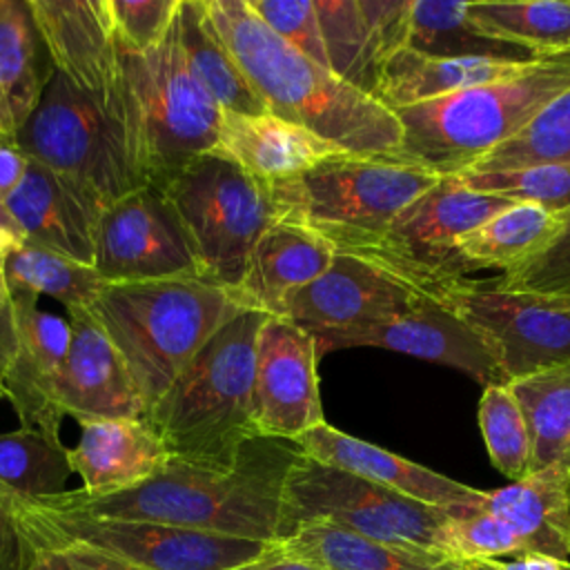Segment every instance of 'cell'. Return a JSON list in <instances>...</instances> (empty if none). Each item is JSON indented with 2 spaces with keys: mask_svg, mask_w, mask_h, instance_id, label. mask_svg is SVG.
<instances>
[{
  "mask_svg": "<svg viewBox=\"0 0 570 570\" xmlns=\"http://www.w3.org/2000/svg\"><path fill=\"white\" fill-rule=\"evenodd\" d=\"M180 0H105L114 38L129 51L156 47L169 31Z\"/></svg>",
  "mask_w": 570,
  "mask_h": 570,
  "instance_id": "43",
  "label": "cell"
},
{
  "mask_svg": "<svg viewBox=\"0 0 570 570\" xmlns=\"http://www.w3.org/2000/svg\"><path fill=\"white\" fill-rule=\"evenodd\" d=\"M236 292L205 278L107 283L87 307L125 361L145 412L238 312Z\"/></svg>",
  "mask_w": 570,
  "mask_h": 570,
  "instance_id": "4",
  "label": "cell"
},
{
  "mask_svg": "<svg viewBox=\"0 0 570 570\" xmlns=\"http://www.w3.org/2000/svg\"><path fill=\"white\" fill-rule=\"evenodd\" d=\"M36 546L22 530L11 501L0 492V570H29Z\"/></svg>",
  "mask_w": 570,
  "mask_h": 570,
  "instance_id": "47",
  "label": "cell"
},
{
  "mask_svg": "<svg viewBox=\"0 0 570 570\" xmlns=\"http://www.w3.org/2000/svg\"><path fill=\"white\" fill-rule=\"evenodd\" d=\"M22 243H24V234L13 220V216L9 214L4 198H0V254L7 256L13 249H18Z\"/></svg>",
  "mask_w": 570,
  "mask_h": 570,
  "instance_id": "52",
  "label": "cell"
},
{
  "mask_svg": "<svg viewBox=\"0 0 570 570\" xmlns=\"http://www.w3.org/2000/svg\"><path fill=\"white\" fill-rule=\"evenodd\" d=\"M450 512L318 463L301 452L285 476L281 539L303 523H330L385 543L452 557L445 537Z\"/></svg>",
  "mask_w": 570,
  "mask_h": 570,
  "instance_id": "10",
  "label": "cell"
},
{
  "mask_svg": "<svg viewBox=\"0 0 570 570\" xmlns=\"http://www.w3.org/2000/svg\"><path fill=\"white\" fill-rule=\"evenodd\" d=\"M450 554L456 559H501L523 554L512 528L485 508H454L445 523Z\"/></svg>",
  "mask_w": 570,
  "mask_h": 570,
  "instance_id": "41",
  "label": "cell"
},
{
  "mask_svg": "<svg viewBox=\"0 0 570 570\" xmlns=\"http://www.w3.org/2000/svg\"><path fill=\"white\" fill-rule=\"evenodd\" d=\"M503 570H570V561L543 557V554H519L510 561L497 559Z\"/></svg>",
  "mask_w": 570,
  "mask_h": 570,
  "instance_id": "51",
  "label": "cell"
},
{
  "mask_svg": "<svg viewBox=\"0 0 570 570\" xmlns=\"http://www.w3.org/2000/svg\"><path fill=\"white\" fill-rule=\"evenodd\" d=\"M316 343L312 334L285 316L263 321L254 361V425L263 436L296 441L325 423Z\"/></svg>",
  "mask_w": 570,
  "mask_h": 570,
  "instance_id": "16",
  "label": "cell"
},
{
  "mask_svg": "<svg viewBox=\"0 0 570 570\" xmlns=\"http://www.w3.org/2000/svg\"><path fill=\"white\" fill-rule=\"evenodd\" d=\"M559 227V214H550L537 205L514 203L459 236L454 247L472 272L483 267L508 272L546 247Z\"/></svg>",
  "mask_w": 570,
  "mask_h": 570,
  "instance_id": "33",
  "label": "cell"
},
{
  "mask_svg": "<svg viewBox=\"0 0 570 570\" xmlns=\"http://www.w3.org/2000/svg\"><path fill=\"white\" fill-rule=\"evenodd\" d=\"M470 16L483 31L537 56L570 49V0H479L470 2Z\"/></svg>",
  "mask_w": 570,
  "mask_h": 570,
  "instance_id": "37",
  "label": "cell"
},
{
  "mask_svg": "<svg viewBox=\"0 0 570 570\" xmlns=\"http://www.w3.org/2000/svg\"><path fill=\"white\" fill-rule=\"evenodd\" d=\"M330 62V71L374 98L383 53L365 22L358 0H312Z\"/></svg>",
  "mask_w": 570,
  "mask_h": 570,
  "instance_id": "35",
  "label": "cell"
},
{
  "mask_svg": "<svg viewBox=\"0 0 570 570\" xmlns=\"http://www.w3.org/2000/svg\"><path fill=\"white\" fill-rule=\"evenodd\" d=\"M209 22L267 114L301 125L354 156L399 158L394 111L283 42L247 0H203Z\"/></svg>",
  "mask_w": 570,
  "mask_h": 570,
  "instance_id": "2",
  "label": "cell"
},
{
  "mask_svg": "<svg viewBox=\"0 0 570 570\" xmlns=\"http://www.w3.org/2000/svg\"><path fill=\"white\" fill-rule=\"evenodd\" d=\"M56 67L29 0H0V129L16 136L36 111Z\"/></svg>",
  "mask_w": 570,
  "mask_h": 570,
  "instance_id": "27",
  "label": "cell"
},
{
  "mask_svg": "<svg viewBox=\"0 0 570 570\" xmlns=\"http://www.w3.org/2000/svg\"><path fill=\"white\" fill-rule=\"evenodd\" d=\"M212 151L265 185L296 178L327 158L347 154L314 131L274 114L249 116L234 111H223Z\"/></svg>",
  "mask_w": 570,
  "mask_h": 570,
  "instance_id": "23",
  "label": "cell"
},
{
  "mask_svg": "<svg viewBox=\"0 0 570 570\" xmlns=\"http://www.w3.org/2000/svg\"><path fill=\"white\" fill-rule=\"evenodd\" d=\"M548 163H570V87L552 98L521 131L463 171H501Z\"/></svg>",
  "mask_w": 570,
  "mask_h": 570,
  "instance_id": "38",
  "label": "cell"
},
{
  "mask_svg": "<svg viewBox=\"0 0 570 570\" xmlns=\"http://www.w3.org/2000/svg\"><path fill=\"white\" fill-rule=\"evenodd\" d=\"M94 269L105 283L203 278L178 214L154 185H142L102 209Z\"/></svg>",
  "mask_w": 570,
  "mask_h": 570,
  "instance_id": "14",
  "label": "cell"
},
{
  "mask_svg": "<svg viewBox=\"0 0 570 570\" xmlns=\"http://www.w3.org/2000/svg\"><path fill=\"white\" fill-rule=\"evenodd\" d=\"M436 301L481 338L505 383L570 363V296L461 281Z\"/></svg>",
  "mask_w": 570,
  "mask_h": 570,
  "instance_id": "13",
  "label": "cell"
},
{
  "mask_svg": "<svg viewBox=\"0 0 570 570\" xmlns=\"http://www.w3.org/2000/svg\"><path fill=\"white\" fill-rule=\"evenodd\" d=\"M174 24L191 76L223 111L267 114L209 22L203 0H180Z\"/></svg>",
  "mask_w": 570,
  "mask_h": 570,
  "instance_id": "31",
  "label": "cell"
},
{
  "mask_svg": "<svg viewBox=\"0 0 570 570\" xmlns=\"http://www.w3.org/2000/svg\"><path fill=\"white\" fill-rule=\"evenodd\" d=\"M405 49L452 60H494L528 65L534 51L483 31L470 16V2L412 0Z\"/></svg>",
  "mask_w": 570,
  "mask_h": 570,
  "instance_id": "30",
  "label": "cell"
},
{
  "mask_svg": "<svg viewBox=\"0 0 570 570\" xmlns=\"http://www.w3.org/2000/svg\"><path fill=\"white\" fill-rule=\"evenodd\" d=\"M570 476L541 470L499 490L485 492L481 508L505 521L523 546V554L570 559Z\"/></svg>",
  "mask_w": 570,
  "mask_h": 570,
  "instance_id": "26",
  "label": "cell"
},
{
  "mask_svg": "<svg viewBox=\"0 0 570 570\" xmlns=\"http://www.w3.org/2000/svg\"><path fill=\"white\" fill-rule=\"evenodd\" d=\"M69 347L56 381L60 416L78 425L105 419H142L145 401L111 341L87 312L67 307Z\"/></svg>",
  "mask_w": 570,
  "mask_h": 570,
  "instance_id": "19",
  "label": "cell"
},
{
  "mask_svg": "<svg viewBox=\"0 0 570 570\" xmlns=\"http://www.w3.org/2000/svg\"><path fill=\"white\" fill-rule=\"evenodd\" d=\"M298 454L296 441L258 434L240 448L229 465L167 459L154 476L116 494L85 497L78 490H67L31 501L94 517L151 521L276 543L285 476Z\"/></svg>",
  "mask_w": 570,
  "mask_h": 570,
  "instance_id": "1",
  "label": "cell"
},
{
  "mask_svg": "<svg viewBox=\"0 0 570 570\" xmlns=\"http://www.w3.org/2000/svg\"><path fill=\"white\" fill-rule=\"evenodd\" d=\"M568 503H570V483H568Z\"/></svg>",
  "mask_w": 570,
  "mask_h": 570,
  "instance_id": "56",
  "label": "cell"
},
{
  "mask_svg": "<svg viewBox=\"0 0 570 570\" xmlns=\"http://www.w3.org/2000/svg\"><path fill=\"white\" fill-rule=\"evenodd\" d=\"M0 307H11L7 283H4V256L0 254Z\"/></svg>",
  "mask_w": 570,
  "mask_h": 570,
  "instance_id": "54",
  "label": "cell"
},
{
  "mask_svg": "<svg viewBox=\"0 0 570 570\" xmlns=\"http://www.w3.org/2000/svg\"><path fill=\"white\" fill-rule=\"evenodd\" d=\"M265 312L229 318L142 414L169 459L229 465L258 436L254 425V361Z\"/></svg>",
  "mask_w": 570,
  "mask_h": 570,
  "instance_id": "3",
  "label": "cell"
},
{
  "mask_svg": "<svg viewBox=\"0 0 570 570\" xmlns=\"http://www.w3.org/2000/svg\"><path fill=\"white\" fill-rule=\"evenodd\" d=\"M27 167L29 158L16 142V136L0 131V198L9 196L18 187Z\"/></svg>",
  "mask_w": 570,
  "mask_h": 570,
  "instance_id": "48",
  "label": "cell"
},
{
  "mask_svg": "<svg viewBox=\"0 0 570 570\" xmlns=\"http://www.w3.org/2000/svg\"><path fill=\"white\" fill-rule=\"evenodd\" d=\"M430 298L376 261L336 249L327 269L285 301L281 316L307 332L343 330L390 321Z\"/></svg>",
  "mask_w": 570,
  "mask_h": 570,
  "instance_id": "15",
  "label": "cell"
},
{
  "mask_svg": "<svg viewBox=\"0 0 570 570\" xmlns=\"http://www.w3.org/2000/svg\"><path fill=\"white\" fill-rule=\"evenodd\" d=\"M301 452L318 463L345 470L425 505L454 510L479 508L485 492L443 476L374 443L350 436L330 423H318L296 439Z\"/></svg>",
  "mask_w": 570,
  "mask_h": 570,
  "instance_id": "22",
  "label": "cell"
},
{
  "mask_svg": "<svg viewBox=\"0 0 570 570\" xmlns=\"http://www.w3.org/2000/svg\"><path fill=\"white\" fill-rule=\"evenodd\" d=\"M358 4L385 60L405 49L412 0H358Z\"/></svg>",
  "mask_w": 570,
  "mask_h": 570,
  "instance_id": "45",
  "label": "cell"
},
{
  "mask_svg": "<svg viewBox=\"0 0 570 570\" xmlns=\"http://www.w3.org/2000/svg\"><path fill=\"white\" fill-rule=\"evenodd\" d=\"M321 570H459L461 559L385 543L330 523H303L276 541Z\"/></svg>",
  "mask_w": 570,
  "mask_h": 570,
  "instance_id": "28",
  "label": "cell"
},
{
  "mask_svg": "<svg viewBox=\"0 0 570 570\" xmlns=\"http://www.w3.org/2000/svg\"><path fill=\"white\" fill-rule=\"evenodd\" d=\"M512 200L474 191L456 176H441L434 187L412 200L370 245L352 254L376 261L421 292L436 298L472 272L456 254V238L472 232Z\"/></svg>",
  "mask_w": 570,
  "mask_h": 570,
  "instance_id": "11",
  "label": "cell"
},
{
  "mask_svg": "<svg viewBox=\"0 0 570 570\" xmlns=\"http://www.w3.org/2000/svg\"><path fill=\"white\" fill-rule=\"evenodd\" d=\"M158 436L142 419H105L80 425V439L69 450L78 488L85 497H107L154 476L167 461Z\"/></svg>",
  "mask_w": 570,
  "mask_h": 570,
  "instance_id": "24",
  "label": "cell"
},
{
  "mask_svg": "<svg viewBox=\"0 0 570 570\" xmlns=\"http://www.w3.org/2000/svg\"><path fill=\"white\" fill-rule=\"evenodd\" d=\"M4 205L24 234V243L94 267L96 232L105 205L80 183L29 160Z\"/></svg>",
  "mask_w": 570,
  "mask_h": 570,
  "instance_id": "20",
  "label": "cell"
},
{
  "mask_svg": "<svg viewBox=\"0 0 570 570\" xmlns=\"http://www.w3.org/2000/svg\"><path fill=\"white\" fill-rule=\"evenodd\" d=\"M568 87L570 49L541 56L505 78L396 109L403 129L399 158L454 176L521 131Z\"/></svg>",
  "mask_w": 570,
  "mask_h": 570,
  "instance_id": "6",
  "label": "cell"
},
{
  "mask_svg": "<svg viewBox=\"0 0 570 570\" xmlns=\"http://www.w3.org/2000/svg\"><path fill=\"white\" fill-rule=\"evenodd\" d=\"M116 49L122 142L140 180L163 189L214 149L223 109L191 76L174 22L147 51Z\"/></svg>",
  "mask_w": 570,
  "mask_h": 570,
  "instance_id": "5",
  "label": "cell"
},
{
  "mask_svg": "<svg viewBox=\"0 0 570 570\" xmlns=\"http://www.w3.org/2000/svg\"><path fill=\"white\" fill-rule=\"evenodd\" d=\"M4 283L11 296H51L67 307H89L107 285L91 265L22 243L4 256Z\"/></svg>",
  "mask_w": 570,
  "mask_h": 570,
  "instance_id": "34",
  "label": "cell"
},
{
  "mask_svg": "<svg viewBox=\"0 0 570 570\" xmlns=\"http://www.w3.org/2000/svg\"><path fill=\"white\" fill-rule=\"evenodd\" d=\"M479 428L492 465L510 481L530 474V432L508 383L488 385L479 401Z\"/></svg>",
  "mask_w": 570,
  "mask_h": 570,
  "instance_id": "39",
  "label": "cell"
},
{
  "mask_svg": "<svg viewBox=\"0 0 570 570\" xmlns=\"http://www.w3.org/2000/svg\"><path fill=\"white\" fill-rule=\"evenodd\" d=\"M254 13L292 49L330 69L312 0H247Z\"/></svg>",
  "mask_w": 570,
  "mask_h": 570,
  "instance_id": "44",
  "label": "cell"
},
{
  "mask_svg": "<svg viewBox=\"0 0 570 570\" xmlns=\"http://www.w3.org/2000/svg\"><path fill=\"white\" fill-rule=\"evenodd\" d=\"M16 142L29 160L80 183L105 207L145 185L109 116L60 73H53Z\"/></svg>",
  "mask_w": 570,
  "mask_h": 570,
  "instance_id": "12",
  "label": "cell"
},
{
  "mask_svg": "<svg viewBox=\"0 0 570 570\" xmlns=\"http://www.w3.org/2000/svg\"><path fill=\"white\" fill-rule=\"evenodd\" d=\"M0 399H4V385H2V381H0Z\"/></svg>",
  "mask_w": 570,
  "mask_h": 570,
  "instance_id": "55",
  "label": "cell"
},
{
  "mask_svg": "<svg viewBox=\"0 0 570 570\" xmlns=\"http://www.w3.org/2000/svg\"><path fill=\"white\" fill-rule=\"evenodd\" d=\"M454 176L461 185L474 191L497 194L512 203L537 205L550 214L570 209V163L530 165L501 171H461Z\"/></svg>",
  "mask_w": 570,
  "mask_h": 570,
  "instance_id": "40",
  "label": "cell"
},
{
  "mask_svg": "<svg viewBox=\"0 0 570 570\" xmlns=\"http://www.w3.org/2000/svg\"><path fill=\"white\" fill-rule=\"evenodd\" d=\"M234 570H321V568L301 557L285 552L278 543H274L265 554Z\"/></svg>",
  "mask_w": 570,
  "mask_h": 570,
  "instance_id": "49",
  "label": "cell"
},
{
  "mask_svg": "<svg viewBox=\"0 0 570 570\" xmlns=\"http://www.w3.org/2000/svg\"><path fill=\"white\" fill-rule=\"evenodd\" d=\"M521 67L519 62L452 60L399 49L383 62L374 98L390 111H396L505 78Z\"/></svg>",
  "mask_w": 570,
  "mask_h": 570,
  "instance_id": "29",
  "label": "cell"
},
{
  "mask_svg": "<svg viewBox=\"0 0 570 570\" xmlns=\"http://www.w3.org/2000/svg\"><path fill=\"white\" fill-rule=\"evenodd\" d=\"M0 131H2V129H0Z\"/></svg>",
  "mask_w": 570,
  "mask_h": 570,
  "instance_id": "57",
  "label": "cell"
},
{
  "mask_svg": "<svg viewBox=\"0 0 570 570\" xmlns=\"http://www.w3.org/2000/svg\"><path fill=\"white\" fill-rule=\"evenodd\" d=\"M29 7L56 73L96 102L120 131L118 49L105 0H29Z\"/></svg>",
  "mask_w": 570,
  "mask_h": 570,
  "instance_id": "18",
  "label": "cell"
},
{
  "mask_svg": "<svg viewBox=\"0 0 570 570\" xmlns=\"http://www.w3.org/2000/svg\"><path fill=\"white\" fill-rule=\"evenodd\" d=\"M439 178L401 158L341 154L269 185V196L276 220L307 227L336 249L354 252L376 240Z\"/></svg>",
  "mask_w": 570,
  "mask_h": 570,
  "instance_id": "7",
  "label": "cell"
},
{
  "mask_svg": "<svg viewBox=\"0 0 570 570\" xmlns=\"http://www.w3.org/2000/svg\"><path fill=\"white\" fill-rule=\"evenodd\" d=\"M16 354V323L11 307H0V381L4 379Z\"/></svg>",
  "mask_w": 570,
  "mask_h": 570,
  "instance_id": "50",
  "label": "cell"
},
{
  "mask_svg": "<svg viewBox=\"0 0 570 570\" xmlns=\"http://www.w3.org/2000/svg\"><path fill=\"white\" fill-rule=\"evenodd\" d=\"M16 323V354L2 379L4 399L20 419V428L60 439L62 416L53 390L69 347L65 316L38 309V298L11 296Z\"/></svg>",
  "mask_w": 570,
  "mask_h": 570,
  "instance_id": "21",
  "label": "cell"
},
{
  "mask_svg": "<svg viewBox=\"0 0 570 570\" xmlns=\"http://www.w3.org/2000/svg\"><path fill=\"white\" fill-rule=\"evenodd\" d=\"M73 470L60 439L20 428L0 434V492L18 499H45L67 492Z\"/></svg>",
  "mask_w": 570,
  "mask_h": 570,
  "instance_id": "36",
  "label": "cell"
},
{
  "mask_svg": "<svg viewBox=\"0 0 570 570\" xmlns=\"http://www.w3.org/2000/svg\"><path fill=\"white\" fill-rule=\"evenodd\" d=\"M309 334L316 343V356L358 345L383 347L456 367L485 387L505 383L481 338L436 298L390 321L343 330H309Z\"/></svg>",
  "mask_w": 570,
  "mask_h": 570,
  "instance_id": "17",
  "label": "cell"
},
{
  "mask_svg": "<svg viewBox=\"0 0 570 570\" xmlns=\"http://www.w3.org/2000/svg\"><path fill=\"white\" fill-rule=\"evenodd\" d=\"M559 216L561 227L546 247L488 283L517 292L570 296V209Z\"/></svg>",
  "mask_w": 570,
  "mask_h": 570,
  "instance_id": "42",
  "label": "cell"
},
{
  "mask_svg": "<svg viewBox=\"0 0 570 570\" xmlns=\"http://www.w3.org/2000/svg\"><path fill=\"white\" fill-rule=\"evenodd\" d=\"M9 501L36 548L58 543L91 546L142 570H234L274 546L151 521L56 510L31 499L9 497Z\"/></svg>",
  "mask_w": 570,
  "mask_h": 570,
  "instance_id": "9",
  "label": "cell"
},
{
  "mask_svg": "<svg viewBox=\"0 0 570 570\" xmlns=\"http://www.w3.org/2000/svg\"><path fill=\"white\" fill-rule=\"evenodd\" d=\"M334 254L336 247L321 234L276 220L254 245L236 294L245 307L281 316L285 301L318 278Z\"/></svg>",
  "mask_w": 570,
  "mask_h": 570,
  "instance_id": "25",
  "label": "cell"
},
{
  "mask_svg": "<svg viewBox=\"0 0 570 570\" xmlns=\"http://www.w3.org/2000/svg\"><path fill=\"white\" fill-rule=\"evenodd\" d=\"M530 432V474L559 470L570 476V363L510 381Z\"/></svg>",
  "mask_w": 570,
  "mask_h": 570,
  "instance_id": "32",
  "label": "cell"
},
{
  "mask_svg": "<svg viewBox=\"0 0 570 570\" xmlns=\"http://www.w3.org/2000/svg\"><path fill=\"white\" fill-rule=\"evenodd\" d=\"M459 570H503L497 559H461Z\"/></svg>",
  "mask_w": 570,
  "mask_h": 570,
  "instance_id": "53",
  "label": "cell"
},
{
  "mask_svg": "<svg viewBox=\"0 0 570 570\" xmlns=\"http://www.w3.org/2000/svg\"><path fill=\"white\" fill-rule=\"evenodd\" d=\"M29 570H142V568L91 546L58 543V546L36 548V557Z\"/></svg>",
  "mask_w": 570,
  "mask_h": 570,
  "instance_id": "46",
  "label": "cell"
},
{
  "mask_svg": "<svg viewBox=\"0 0 570 570\" xmlns=\"http://www.w3.org/2000/svg\"><path fill=\"white\" fill-rule=\"evenodd\" d=\"M196 256L200 276L236 292L258 238L276 223L269 185L207 151L165 187Z\"/></svg>",
  "mask_w": 570,
  "mask_h": 570,
  "instance_id": "8",
  "label": "cell"
}]
</instances>
